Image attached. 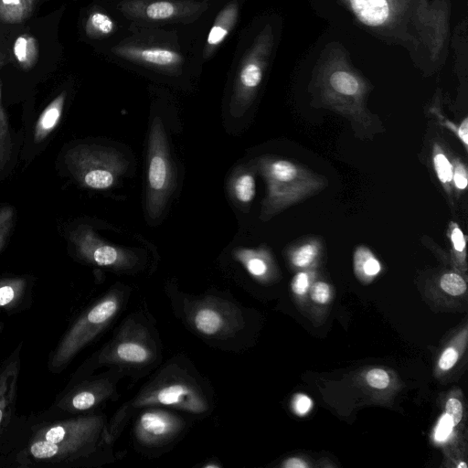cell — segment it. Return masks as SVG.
<instances>
[{
    "instance_id": "ba28073f",
    "label": "cell",
    "mask_w": 468,
    "mask_h": 468,
    "mask_svg": "<svg viewBox=\"0 0 468 468\" xmlns=\"http://www.w3.org/2000/svg\"><path fill=\"white\" fill-rule=\"evenodd\" d=\"M167 143L163 122L160 117H154L148 139L146 189V210L153 219L163 213L175 184Z\"/></svg>"
},
{
    "instance_id": "277c9868",
    "label": "cell",
    "mask_w": 468,
    "mask_h": 468,
    "mask_svg": "<svg viewBox=\"0 0 468 468\" xmlns=\"http://www.w3.org/2000/svg\"><path fill=\"white\" fill-rule=\"evenodd\" d=\"M117 291L110 292L88 307L68 328L51 351L48 367L59 374L76 355L87 346L116 316L122 304Z\"/></svg>"
},
{
    "instance_id": "d6a6232c",
    "label": "cell",
    "mask_w": 468,
    "mask_h": 468,
    "mask_svg": "<svg viewBox=\"0 0 468 468\" xmlns=\"http://www.w3.org/2000/svg\"><path fill=\"white\" fill-rule=\"evenodd\" d=\"M446 414L451 418L453 426L457 425L463 418V405L457 399H450L445 405Z\"/></svg>"
},
{
    "instance_id": "74e56055",
    "label": "cell",
    "mask_w": 468,
    "mask_h": 468,
    "mask_svg": "<svg viewBox=\"0 0 468 468\" xmlns=\"http://www.w3.org/2000/svg\"><path fill=\"white\" fill-rule=\"evenodd\" d=\"M311 405V399L305 395L300 394L293 399V409L295 412H297L300 415H303L307 411H309Z\"/></svg>"
},
{
    "instance_id": "ab89813d",
    "label": "cell",
    "mask_w": 468,
    "mask_h": 468,
    "mask_svg": "<svg viewBox=\"0 0 468 468\" xmlns=\"http://www.w3.org/2000/svg\"><path fill=\"white\" fill-rule=\"evenodd\" d=\"M452 241L457 251H463L465 247V239L463 232L458 228L452 229Z\"/></svg>"
},
{
    "instance_id": "5bb4252c",
    "label": "cell",
    "mask_w": 468,
    "mask_h": 468,
    "mask_svg": "<svg viewBox=\"0 0 468 468\" xmlns=\"http://www.w3.org/2000/svg\"><path fill=\"white\" fill-rule=\"evenodd\" d=\"M179 416L162 408H146L138 416L133 432L137 441L146 447L164 446L184 429Z\"/></svg>"
},
{
    "instance_id": "9a60e30c",
    "label": "cell",
    "mask_w": 468,
    "mask_h": 468,
    "mask_svg": "<svg viewBox=\"0 0 468 468\" xmlns=\"http://www.w3.org/2000/svg\"><path fill=\"white\" fill-rule=\"evenodd\" d=\"M23 343L0 361V443L16 411Z\"/></svg>"
},
{
    "instance_id": "836d02e7",
    "label": "cell",
    "mask_w": 468,
    "mask_h": 468,
    "mask_svg": "<svg viewBox=\"0 0 468 468\" xmlns=\"http://www.w3.org/2000/svg\"><path fill=\"white\" fill-rule=\"evenodd\" d=\"M452 426L453 424L451 418L446 413L443 414L435 430V439L437 441L445 440L451 433Z\"/></svg>"
},
{
    "instance_id": "603a6c76",
    "label": "cell",
    "mask_w": 468,
    "mask_h": 468,
    "mask_svg": "<svg viewBox=\"0 0 468 468\" xmlns=\"http://www.w3.org/2000/svg\"><path fill=\"white\" fill-rule=\"evenodd\" d=\"M34 0H0V21L18 24L27 19L33 9Z\"/></svg>"
},
{
    "instance_id": "7bdbcfd3",
    "label": "cell",
    "mask_w": 468,
    "mask_h": 468,
    "mask_svg": "<svg viewBox=\"0 0 468 468\" xmlns=\"http://www.w3.org/2000/svg\"><path fill=\"white\" fill-rule=\"evenodd\" d=\"M458 467H459V468H467V464H466L465 463L462 462V463H460L458 464Z\"/></svg>"
},
{
    "instance_id": "52a82bcc",
    "label": "cell",
    "mask_w": 468,
    "mask_h": 468,
    "mask_svg": "<svg viewBox=\"0 0 468 468\" xmlns=\"http://www.w3.org/2000/svg\"><path fill=\"white\" fill-rule=\"evenodd\" d=\"M274 33L266 24L243 54L237 69L229 102V113L240 117L248 109L261 85L271 60Z\"/></svg>"
},
{
    "instance_id": "7a4b0ae2",
    "label": "cell",
    "mask_w": 468,
    "mask_h": 468,
    "mask_svg": "<svg viewBox=\"0 0 468 468\" xmlns=\"http://www.w3.org/2000/svg\"><path fill=\"white\" fill-rule=\"evenodd\" d=\"M149 407H170L193 414H201L207 411L208 399L195 379L170 366L159 372L135 397L119 409L107 424L106 442L111 443L117 438L135 411Z\"/></svg>"
},
{
    "instance_id": "d6986e66",
    "label": "cell",
    "mask_w": 468,
    "mask_h": 468,
    "mask_svg": "<svg viewBox=\"0 0 468 468\" xmlns=\"http://www.w3.org/2000/svg\"><path fill=\"white\" fill-rule=\"evenodd\" d=\"M66 92L58 95L42 112L34 132L35 143H40L57 127L62 115Z\"/></svg>"
},
{
    "instance_id": "60d3db41",
    "label": "cell",
    "mask_w": 468,
    "mask_h": 468,
    "mask_svg": "<svg viewBox=\"0 0 468 468\" xmlns=\"http://www.w3.org/2000/svg\"><path fill=\"white\" fill-rule=\"evenodd\" d=\"M282 466L285 468H306L308 467V464L299 458H291L286 460Z\"/></svg>"
},
{
    "instance_id": "3957f363",
    "label": "cell",
    "mask_w": 468,
    "mask_h": 468,
    "mask_svg": "<svg viewBox=\"0 0 468 468\" xmlns=\"http://www.w3.org/2000/svg\"><path fill=\"white\" fill-rule=\"evenodd\" d=\"M131 35L112 48V53L133 64L168 75H178L184 65L175 32L132 24Z\"/></svg>"
},
{
    "instance_id": "6da1fadb",
    "label": "cell",
    "mask_w": 468,
    "mask_h": 468,
    "mask_svg": "<svg viewBox=\"0 0 468 468\" xmlns=\"http://www.w3.org/2000/svg\"><path fill=\"white\" fill-rule=\"evenodd\" d=\"M106 427L105 417L95 413L16 415L0 443V468L87 465L106 442Z\"/></svg>"
},
{
    "instance_id": "7c38bea8",
    "label": "cell",
    "mask_w": 468,
    "mask_h": 468,
    "mask_svg": "<svg viewBox=\"0 0 468 468\" xmlns=\"http://www.w3.org/2000/svg\"><path fill=\"white\" fill-rule=\"evenodd\" d=\"M450 0H420L413 16L419 42L423 43L433 61L445 51L449 39Z\"/></svg>"
},
{
    "instance_id": "7402d4cb",
    "label": "cell",
    "mask_w": 468,
    "mask_h": 468,
    "mask_svg": "<svg viewBox=\"0 0 468 468\" xmlns=\"http://www.w3.org/2000/svg\"><path fill=\"white\" fill-rule=\"evenodd\" d=\"M116 30L115 21L105 12L92 11L85 23V34L91 39L108 37Z\"/></svg>"
},
{
    "instance_id": "30bf717a",
    "label": "cell",
    "mask_w": 468,
    "mask_h": 468,
    "mask_svg": "<svg viewBox=\"0 0 468 468\" xmlns=\"http://www.w3.org/2000/svg\"><path fill=\"white\" fill-rule=\"evenodd\" d=\"M114 392L115 383L111 377L84 376L70 379L48 410L59 415L82 414L111 399Z\"/></svg>"
},
{
    "instance_id": "e0dca14e",
    "label": "cell",
    "mask_w": 468,
    "mask_h": 468,
    "mask_svg": "<svg viewBox=\"0 0 468 468\" xmlns=\"http://www.w3.org/2000/svg\"><path fill=\"white\" fill-rule=\"evenodd\" d=\"M33 283L30 278L12 276L0 278V309L16 314L29 308Z\"/></svg>"
},
{
    "instance_id": "e575fe53",
    "label": "cell",
    "mask_w": 468,
    "mask_h": 468,
    "mask_svg": "<svg viewBox=\"0 0 468 468\" xmlns=\"http://www.w3.org/2000/svg\"><path fill=\"white\" fill-rule=\"evenodd\" d=\"M458 359V352L453 347H448L444 350L439 359V367L442 370L452 368Z\"/></svg>"
},
{
    "instance_id": "cb8c5ba5",
    "label": "cell",
    "mask_w": 468,
    "mask_h": 468,
    "mask_svg": "<svg viewBox=\"0 0 468 468\" xmlns=\"http://www.w3.org/2000/svg\"><path fill=\"white\" fill-rule=\"evenodd\" d=\"M235 259L239 261L247 271L254 277H261L266 274L268 265L260 255V251L250 249L239 248L234 251Z\"/></svg>"
},
{
    "instance_id": "44dd1931",
    "label": "cell",
    "mask_w": 468,
    "mask_h": 468,
    "mask_svg": "<svg viewBox=\"0 0 468 468\" xmlns=\"http://www.w3.org/2000/svg\"><path fill=\"white\" fill-rule=\"evenodd\" d=\"M13 54L23 69H30L37 63L38 58L37 39L28 34L20 35L13 45Z\"/></svg>"
},
{
    "instance_id": "f546056e",
    "label": "cell",
    "mask_w": 468,
    "mask_h": 468,
    "mask_svg": "<svg viewBox=\"0 0 468 468\" xmlns=\"http://www.w3.org/2000/svg\"><path fill=\"white\" fill-rule=\"evenodd\" d=\"M316 253L317 250L315 246L305 244L294 252L292 262L296 266H306L314 260Z\"/></svg>"
},
{
    "instance_id": "4dcf8cb0",
    "label": "cell",
    "mask_w": 468,
    "mask_h": 468,
    "mask_svg": "<svg viewBox=\"0 0 468 468\" xmlns=\"http://www.w3.org/2000/svg\"><path fill=\"white\" fill-rule=\"evenodd\" d=\"M366 380L370 387L383 389L389 384V376L383 369L373 368L367 373Z\"/></svg>"
},
{
    "instance_id": "8992f818",
    "label": "cell",
    "mask_w": 468,
    "mask_h": 468,
    "mask_svg": "<svg viewBox=\"0 0 468 468\" xmlns=\"http://www.w3.org/2000/svg\"><path fill=\"white\" fill-rule=\"evenodd\" d=\"M65 161L74 178L82 186L94 190L113 186L128 167L120 151L98 145H77L67 153Z\"/></svg>"
},
{
    "instance_id": "4fadbf2b",
    "label": "cell",
    "mask_w": 468,
    "mask_h": 468,
    "mask_svg": "<svg viewBox=\"0 0 468 468\" xmlns=\"http://www.w3.org/2000/svg\"><path fill=\"white\" fill-rule=\"evenodd\" d=\"M69 239L78 257L88 263L125 271L133 268L138 262V257L133 251L104 242L86 225L72 230Z\"/></svg>"
},
{
    "instance_id": "2e32d148",
    "label": "cell",
    "mask_w": 468,
    "mask_h": 468,
    "mask_svg": "<svg viewBox=\"0 0 468 468\" xmlns=\"http://www.w3.org/2000/svg\"><path fill=\"white\" fill-rule=\"evenodd\" d=\"M190 317L194 327L206 336L223 335L231 325L230 310L216 302L198 303Z\"/></svg>"
},
{
    "instance_id": "83f0119b",
    "label": "cell",
    "mask_w": 468,
    "mask_h": 468,
    "mask_svg": "<svg viewBox=\"0 0 468 468\" xmlns=\"http://www.w3.org/2000/svg\"><path fill=\"white\" fill-rule=\"evenodd\" d=\"M15 211L12 207L5 206L0 207V249L12 229Z\"/></svg>"
},
{
    "instance_id": "ffe728a7",
    "label": "cell",
    "mask_w": 468,
    "mask_h": 468,
    "mask_svg": "<svg viewBox=\"0 0 468 468\" xmlns=\"http://www.w3.org/2000/svg\"><path fill=\"white\" fill-rule=\"evenodd\" d=\"M255 178L252 173L241 166L232 174L229 189L232 198L239 204H248L255 197Z\"/></svg>"
},
{
    "instance_id": "d590c367",
    "label": "cell",
    "mask_w": 468,
    "mask_h": 468,
    "mask_svg": "<svg viewBox=\"0 0 468 468\" xmlns=\"http://www.w3.org/2000/svg\"><path fill=\"white\" fill-rule=\"evenodd\" d=\"M309 288V277L305 272L297 273L292 282V290L294 293L302 295Z\"/></svg>"
},
{
    "instance_id": "5b68a950",
    "label": "cell",
    "mask_w": 468,
    "mask_h": 468,
    "mask_svg": "<svg viewBox=\"0 0 468 468\" xmlns=\"http://www.w3.org/2000/svg\"><path fill=\"white\" fill-rule=\"evenodd\" d=\"M157 356L155 343L147 329L131 322L104 347L87 360L72 376L76 379L91 373L102 366L144 367Z\"/></svg>"
},
{
    "instance_id": "d4e9b609",
    "label": "cell",
    "mask_w": 468,
    "mask_h": 468,
    "mask_svg": "<svg viewBox=\"0 0 468 468\" xmlns=\"http://www.w3.org/2000/svg\"><path fill=\"white\" fill-rule=\"evenodd\" d=\"M4 55L0 53V68L4 64ZM12 150V142L9 132L8 119L1 103V84H0V171L9 160Z\"/></svg>"
},
{
    "instance_id": "4316f807",
    "label": "cell",
    "mask_w": 468,
    "mask_h": 468,
    "mask_svg": "<svg viewBox=\"0 0 468 468\" xmlns=\"http://www.w3.org/2000/svg\"><path fill=\"white\" fill-rule=\"evenodd\" d=\"M440 285L445 292L453 296L464 293L467 289L464 280L453 272L444 274L441 278Z\"/></svg>"
},
{
    "instance_id": "b9f144b4",
    "label": "cell",
    "mask_w": 468,
    "mask_h": 468,
    "mask_svg": "<svg viewBox=\"0 0 468 468\" xmlns=\"http://www.w3.org/2000/svg\"><path fill=\"white\" fill-rule=\"evenodd\" d=\"M458 134L465 145L468 144V119L465 118L458 129Z\"/></svg>"
},
{
    "instance_id": "f1b7e54d",
    "label": "cell",
    "mask_w": 468,
    "mask_h": 468,
    "mask_svg": "<svg viewBox=\"0 0 468 468\" xmlns=\"http://www.w3.org/2000/svg\"><path fill=\"white\" fill-rule=\"evenodd\" d=\"M434 166L439 179L442 183L450 182L452 179V168L449 160L442 154L434 156Z\"/></svg>"
},
{
    "instance_id": "f35d334b",
    "label": "cell",
    "mask_w": 468,
    "mask_h": 468,
    "mask_svg": "<svg viewBox=\"0 0 468 468\" xmlns=\"http://www.w3.org/2000/svg\"><path fill=\"white\" fill-rule=\"evenodd\" d=\"M452 177L455 183V186L459 189H464L467 186V175L465 168L459 165L452 174Z\"/></svg>"
},
{
    "instance_id": "ac0fdd59",
    "label": "cell",
    "mask_w": 468,
    "mask_h": 468,
    "mask_svg": "<svg viewBox=\"0 0 468 468\" xmlns=\"http://www.w3.org/2000/svg\"><path fill=\"white\" fill-rule=\"evenodd\" d=\"M239 15V5L236 0L229 1L220 9L204 45L202 52L204 60L209 59L232 32L238 23Z\"/></svg>"
},
{
    "instance_id": "484cf974",
    "label": "cell",
    "mask_w": 468,
    "mask_h": 468,
    "mask_svg": "<svg viewBox=\"0 0 468 468\" xmlns=\"http://www.w3.org/2000/svg\"><path fill=\"white\" fill-rule=\"evenodd\" d=\"M265 171L270 179L282 183L292 181L297 174L294 165L285 160H278L268 164Z\"/></svg>"
},
{
    "instance_id": "9c48e42d",
    "label": "cell",
    "mask_w": 468,
    "mask_h": 468,
    "mask_svg": "<svg viewBox=\"0 0 468 468\" xmlns=\"http://www.w3.org/2000/svg\"><path fill=\"white\" fill-rule=\"evenodd\" d=\"M208 8V0H122L117 4L125 18L143 27L193 23Z\"/></svg>"
},
{
    "instance_id": "8fae6325",
    "label": "cell",
    "mask_w": 468,
    "mask_h": 468,
    "mask_svg": "<svg viewBox=\"0 0 468 468\" xmlns=\"http://www.w3.org/2000/svg\"><path fill=\"white\" fill-rule=\"evenodd\" d=\"M420 0H344L356 18L376 30L389 32L397 30L400 37L403 26L408 22L413 26V16ZM406 33V31H404ZM388 33V36H389ZM410 43H413L406 33Z\"/></svg>"
},
{
    "instance_id": "1f68e13d",
    "label": "cell",
    "mask_w": 468,
    "mask_h": 468,
    "mask_svg": "<svg viewBox=\"0 0 468 468\" xmlns=\"http://www.w3.org/2000/svg\"><path fill=\"white\" fill-rule=\"evenodd\" d=\"M311 298L317 303H326L331 298V290L327 283L318 282L311 289Z\"/></svg>"
},
{
    "instance_id": "8d00e7d4",
    "label": "cell",
    "mask_w": 468,
    "mask_h": 468,
    "mask_svg": "<svg viewBox=\"0 0 468 468\" xmlns=\"http://www.w3.org/2000/svg\"><path fill=\"white\" fill-rule=\"evenodd\" d=\"M362 271L367 276H374L380 271V264L374 257L368 255L361 263Z\"/></svg>"
}]
</instances>
